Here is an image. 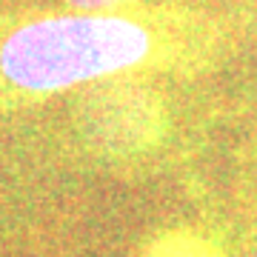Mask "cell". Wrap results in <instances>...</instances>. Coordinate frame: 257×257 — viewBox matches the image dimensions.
<instances>
[{
	"label": "cell",
	"instance_id": "6da1fadb",
	"mask_svg": "<svg viewBox=\"0 0 257 257\" xmlns=\"http://www.w3.org/2000/svg\"><path fill=\"white\" fill-rule=\"evenodd\" d=\"M203 49V32L180 20L72 9L26 20L3 37L0 83L20 97H52L117 74L180 66Z\"/></svg>",
	"mask_w": 257,
	"mask_h": 257
},
{
	"label": "cell",
	"instance_id": "7a4b0ae2",
	"mask_svg": "<svg viewBox=\"0 0 257 257\" xmlns=\"http://www.w3.org/2000/svg\"><path fill=\"white\" fill-rule=\"evenodd\" d=\"M74 126L94 157L135 163L163 146L169 111L146 80L117 74L83 86L74 103Z\"/></svg>",
	"mask_w": 257,
	"mask_h": 257
},
{
	"label": "cell",
	"instance_id": "3957f363",
	"mask_svg": "<svg viewBox=\"0 0 257 257\" xmlns=\"http://www.w3.org/2000/svg\"><path fill=\"white\" fill-rule=\"evenodd\" d=\"M135 257H229L226 248L214 237L203 234L200 229L177 226V229H163L155 237H149L138 248Z\"/></svg>",
	"mask_w": 257,
	"mask_h": 257
},
{
	"label": "cell",
	"instance_id": "277c9868",
	"mask_svg": "<svg viewBox=\"0 0 257 257\" xmlns=\"http://www.w3.org/2000/svg\"><path fill=\"white\" fill-rule=\"evenodd\" d=\"M74 12H128L140 0H66Z\"/></svg>",
	"mask_w": 257,
	"mask_h": 257
},
{
	"label": "cell",
	"instance_id": "5b68a950",
	"mask_svg": "<svg viewBox=\"0 0 257 257\" xmlns=\"http://www.w3.org/2000/svg\"><path fill=\"white\" fill-rule=\"evenodd\" d=\"M248 257H257V251H251V254H248Z\"/></svg>",
	"mask_w": 257,
	"mask_h": 257
}]
</instances>
